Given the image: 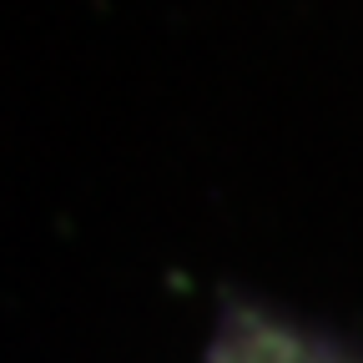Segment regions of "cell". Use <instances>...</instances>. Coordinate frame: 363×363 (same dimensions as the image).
<instances>
[{
    "label": "cell",
    "instance_id": "1",
    "mask_svg": "<svg viewBox=\"0 0 363 363\" xmlns=\"http://www.w3.org/2000/svg\"><path fill=\"white\" fill-rule=\"evenodd\" d=\"M202 363H363V353L267 308H227Z\"/></svg>",
    "mask_w": 363,
    "mask_h": 363
}]
</instances>
